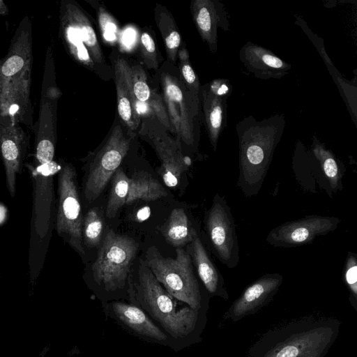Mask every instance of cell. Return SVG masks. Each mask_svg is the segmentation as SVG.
<instances>
[{"instance_id": "obj_1", "label": "cell", "mask_w": 357, "mask_h": 357, "mask_svg": "<svg viewBox=\"0 0 357 357\" xmlns=\"http://www.w3.org/2000/svg\"><path fill=\"white\" fill-rule=\"evenodd\" d=\"M131 303L142 308L172 340L176 352L202 341L208 309L179 305L157 280L145 261L131 278Z\"/></svg>"}, {"instance_id": "obj_2", "label": "cell", "mask_w": 357, "mask_h": 357, "mask_svg": "<svg viewBox=\"0 0 357 357\" xmlns=\"http://www.w3.org/2000/svg\"><path fill=\"white\" fill-rule=\"evenodd\" d=\"M284 126V117L280 114L261 121L249 116L237 123L239 149L237 185L246 197L257 195L261 188Z\"/></svg>"}, {"instance_id": "obj_3", "label": "cell", "mask_w": 357, "mask_h": 357, "mask_svg": "<svg viewBox=\"0 0 357 357\" xmlns=\"http://www.w3.org/2000/svg\"><path fill=\"white\" fill-rule=\"evenodd\" d=\"M139 249L132 238L109 230L92 264L89 287L102 305L131 302V267Z\"/></svg>"}, {"instance_id": "obj_4", "label": "cell", "mask_w": 357, "mask_h": 357, "mask_svg": "<svg viewBox=\"0 0 357 357\" xmlns=\"http://www.w3.org/2000/svg\"><path fill=\"white\" fill-rule=\"evenodd\" d=\"M335 319L302 320L267 333L250 349L251 357H324L335 342Z\"/></svg>"}, {"instance_id": "obj_5", "label": "cell", "mask_w": 357, "mask_h": 357, "mask_svg": "<svg viewBox=\"0 0 357 357\" xmlns=\"http://www.w3.org/2000/svg\"><path fill=\"white\" fill-rule=\"evenodd\" d=\"M174 258L164 257L155 246L146 252V264L157 280L174 298L195 310L208 308V294L196 278L190 254L181 248Z\"/></svg>"}, {"instance_id": "obj_6", "label": "cell", "mask_w": 357, "mask_h": 357, "mask_svg": "<svg viewBox=\"0 0 357 357\" xmlns=\"http://www.w3.org/2000/svg\"><path fill=\"white\" fill-rule=\"evenodd\" d=\"M58 200L55 230L79 255L84 254L82 241L83 215L78 192L77 174L71 165L58 173Z\"/></svg>"}, {"instance_id": "obj_7", "label": "cell", "mask_w": 357, "mask_h": 357, "mask_svg": "<svg viewBox=\"0 0 357 357\" xmlns=\"http://www.w3.org/2000/svg\"><path fill=\"white\" fill-rule=\"evenodd\" d=\"M131 138L120 125L116 126L105 144L96 154L87 168L84 182L86 200L90 203L101 195L127 154Z\"/></svg>"}, {"instance_id": "obj_8", "label": "cell", "mask_w": 357, "mask_h": 357, "mask_svg": "<svg viewBox=\"0 0 357 357\" xmlns=\"http://www.w3.org/2000/svg\"><path fill=\"white\" fill-rule=\"evenodd\" d=\"M205 227L212 248L222 264L234 268L240 261L236 224L224 197L216 193L205 216Z\"/></svg>"}, {"instance_id": "obj_9", "label": "cell", "mask_w": 357, "mask_h": 357, "mask_svg": "<svg viewBox=\"0 0 357 357\" xmlns=\"http://www.w3.org/2000/svg\"><path fill=\"white\" fill-rule=\"evenodd\" d=\"M61 168L53 160H38L37 165L29 170L33 183L31 231L40 239H45L51 232L54 207L53 178Z\"/></svg>"}, {"instance_id": "obj_10", "label": "cell", "mask_w": 357, "mask_h": 357, "mask_svg": "<svg viewBox=\"0 0 357 357\" xmlns=\"http://www.w3.org/2000/svg\"><path fill=\"white\" fill-rule=\"evenodd\" d=\"M102 309L106 319H111L132 335L149 343L168 347L176 352L170 337L137 305L116 301L105 303Z\"/></svg>"}, {"instance_id": "obj_11", "label": "cell", "mask_w": 357, "mask_h": 357, "mask_svg": "<svg viewBox=\"0 0 357 357\" xmlns=\"http://www.w3.org/2000/svg\"><path fill=\"white\" fill-rule=\"evenodd\" d=\"M341 220L334 216L310 215L272 229L267 243L275 248H293L312 243L337 229Z\"/></svg>"}, {"instance_id": "obj_12", "label": "cell", "mask_w": 357, "mask_h": 357, "mask_svg": "<svg viewBox=\"0 0 357 357\" xmlns=\"http://www.w3.org/2000/svg\"><path fill=\"white\" fill-rule=\"evenodd\" d=\"M165 100L170 120L178 135L188 144L194 142V121L198 113L199 98L183 84L168 75L162 77Z\"/></svg>"}, {"instance_id": "obj_13", "label": "cell", "mask_w": 357, "mask_h": 357, "mask_svg": "<svg viewBox=\"0 0 357 357\" xmlns=\"http://www.w3.org/2000/svg\"><path fill=\"white\" fill-rule=\"evenodd\" d=\"M231 85L227 79H218L202 90V107L211 144L216 150L220 135L227 125V98Z\"/></svg>"}, {"instance_id": "obj_14", "label": "cell", "mask_w": 357, "mask_h": 357, "mask_svg": "<svg viewBox=\"0 0 357 357\" xmlns=\"http://www.w3.org/2000/svg\"><path fill=\"white\" fill-rule=\"evenodd\" d=\"M283 277L279 273H266L251 284L231 304L228 317L234 321L255 313L267 304L279 290Z\"/></svg>"}, {"instance_id": "obj_15", "label": "cell", "mask_w": 357, "mask_h": 357, "mask_svg": "<svg viewBox=\"0 0 357 357\" xmlns=\"http://www.w3.org/2000/svg\"><path fill=\"white\" fill-rule=\"evenodd\" d=\"M191 10L198 32L211 52L218 48V29L227 31L230 24L227 11L219 1L195 0Z\"/></svg>"}, {"instance_id": "obj_16", "label": "cell", "mask_w": 357, "mask_h": 357, "mask_svg": "<svg viewBox=\"0 0 357 357\" xmlns=\"http://www.w3.org/2000/svg\"><path fill=\"white\" fill-rule=\"evenodd\" d=\"M239 59L248 72L259 79H280L289 73L291 66L265 47L252 42L240 50Z\"/></svg>"}, {"instance_id": "obj_17", "label": "cell", "mask_w": 357, "mask_h": 357, "mask_svg": "<svg viewBox=\"0 0 357 357\" xmlns=\"http://www.w3.org/2000/svg\"><path fill=\"white\" fill-rule=\"evenodd\" d=\"M66 33L77 59L82 63L93 68L104 61L94 29L85 15L79 13L77 22L68 26Z\"/></svg>"}, {"instance_id": "obj_18", "label": "cell", "mask_w": 357, "mask_h": 357, "mask_svg": "<svg viewBox=\"0 0 357 357\" xmlns=\"http://www.w3.org/2000/svg\"><path fill=\"white\" fill-rule=\"evenodd\" d=\"M114 74L119 114L130 129L135 130L139 123V103L132 87L130 65L123 59L118 58Z\"/></svg>"}, {"instance_id": "obj_19", "label": "cell", "mask_w": 357, "mask_h": 357, "mask_svg": "<svg viewBox=\"0 0 357 357\" xmlns=\"http://www.w3.org/2000/svg\"><path fill=\"white\" fill-rule=\"evenodd\" d=\"M190 248L199 278L208 295L219 296L227 301L229 294L223 277L209 257L197 233L190 243Z\"/></svg>"}, {"instance_id": "obj_20", "label": "cell", "mask_w": 357, "mask_h": 357, "mask_svg": "<svg viewBox=\"0 0 357 357\" xmlns=\"http://www.w3.org/2000/svg\"><path fill=\"white\" fill-rule=\"evenodd\" d=\"M155 149L161 161L160 174L169 188L177 186L188 165L178 144L171 139L155 137Z\"/></svg>"}, {"instance_id": "obj_21", "label": "cell", "mask_w": 357, "mask_h": 357, "mask_svg": "<svg viewBox=\"0 0 357 357\" xmlns=\"http://www.w3.org/2000/svg\"><path fill=\"white\" fill-rule=\"evenodd\" d=\"M162 233L168 243L179 248L191 243L197 232L191 225L185 211L177 208L169 214L162 228Z\"/></svg>"}, {"instance_id": "obj_22", "label": "cell", "mask_w": 357, "mask_h": 357, "mask_svg": "<svg viewBox=\"0 0 357 357\" xmlns=\"http://www.w3.org/2000/svg\"><path fill=\"white\" fill-rule=\"evenodd\" d=\"M167 195L165 188L150 174L137 172L130 178L126 204H131L139 200L155 201Z\"/></svg>"}, {"instance_id": "obj_23", "label": "cell", "mask_w": 357, "mask_h": 357, "mask_svg": "<svg viewBox=\"0 0 357 357\" xmlns=\"http://www.w3.org/2000/svg\"><path fill=\"white\" fill-rule=\"evenodd\" d=\"M312 151L319 162L331 188L335 191L342 188L344 169L334 154L315 137L313 139Z\"/></svg>"}, {"instance_id": "obj_24", "label": "cell", "mask_w": 357, "mask_h": 357, "mask_svg": "<svg viewBox=\"0 0 357 357\" xmlns=\"http://www.w3.org/2000/svg\"><path fill=\"white\" fill-rule=\"evenodd\" d=\"M112 188L106 206L105 215L109 218L116 216L126 204L130 185V178L122 168H119L112 179Z\"/></svg>"}, {"instance_id": "obj_25", "label": "cell", "mask_w": 357, "mask_h": 357, "mask_svg": "<svg viewBox=\"0 0 357 357\" xmlns=\"http://www.w3.org/2000/svg\"><path fill=\"white\" fill-rule=\"evenodd\" d=\"M156 21L165 44L168 58L174 61L181 44V36L174 21L167 11L158 13Z\"/></svg>"}, {"instance_id": "obj_26", "label": "cell", "mask_w": 357, "mask_h": 357, "mask_svg": "<svg viewBox=\"0 0 357 357\" xmlns=\"http://www.w3.org/2000/svg\"><path fill=\"white\" fill-rule=\"evenodd\" d=\"M103 228L104 220L100 210L98 208L89 210L83 218V245L88 248L97 247L100 243Z\"/></svg>"}, {"instance_id": "obj_27", "label": "cell", "mask_w": 357, "mask_h": 357, "mask_svg": "<svg viewBox=\"0 0 357 357\" xmlns=\"http://www.w3.org/2000/svg\"><path fill=\"white\" fill-rule=\"evenodd\" d=\"M179 59L183 84L191 94L198 97L199 82L190 64L188 54L185 50L179 52Z\"/></svg>"}, {"instance_id": "obj_28", "label": "cell", "mask_w": 357, "mask_h": 357, "mask_svg": "<svg viewBox=\"0 0 357 357\" xmlns=\"http://www.w3.org/2000/svg\"><path fill=\"white\" fill-rule=\"evenodd\" d=\"M132 87L137 100L145 102L151 97V90L144 70L139 66H130Z\"/></svg>"}, {"instance_id": "obj_29", "label": "cell", "mask_w": 357, "mask_h": 357, "mask_svg": "<svg viewBox=\"0 0 357 357\" xmlns=\"http://www.w3.org/2000/svg\"><path fill=\"white\" fill-rule=\"evenodd\" d=\"M344 281L351 296L356 300L357 296V259L354 252H349L344 267Z\"/></svg>"}, {"instance_id": "obj_30", "label": "cell", "mask_w": 357, "mask_h": 357, "mask_svg": "<svg viewBox=\"0 0 357 357\" xmlns=\"http://www.w3.org/2000/svg\"><path fill=\"white\" fill-rule=\"evenodd\" d=\"M141 50L142 56L147 66L151 68L158 66L155 45L153 39L148 33H143L141 36Z\"/></svg>"}, {"instance_id": "obj_31", "label": "cell", "mask_w": 357, "mask_h": 357, "mask_svg": "<svg viewBox=\"0 0 357 357\" xmlns=\"http://www.w3.org/2000/svg\"><path fill=\"white\" fill-rule=\"evenodd\" d=\"M99 21L105 38L107 40H114L116 38V26L105 10L100 9V10Z\"/></svg>"}, {"instance_id": "obj_32", "label": "cell", "mask_w": 357, "mask_h": 357, "mask_svg": "<svg viewBox=\"0 0 357 357\" xmlns=\"http://www.w3.org/2000/svg\"><path fill=\"white\" fill-rule=\"evenodd\" d=\"M54 155V146L49 139H43L36 148V159L41 162H51Z\"/></svg>"}, {"instance_id": "obj_33", "label": "cell", "mask_w": 357, "mask_h": 357, "mask_svg": "<svg viewBox=\"0 0 357 357\" xmlns=\"http://www.w3.org/2000/svg\"><path fill=\"white\" fill-rule=\"evenodd\" d=\"M23 65L24 61L20 56H13L3 63L1 72L5 76H11L20 70Z\"/></svg>"}, {"instance_id": "obj_34", "label": "cell", "mask_w": 357, "mask_h": 357, "mask_svg": "<svg viewBox=\"0 0 357 357\" xmlns=\"http://www.w3.org/2000/svg\"><path fill=\"white\" fill-rule=\"evenodd\" d=\"M134 36H135V33L132 31L131 30H128V31L126 32V33H125V43H127L128 44H130V43H132V41L130 40V38L131 40H134Z\"/></svg>"}, {"instance_id": "obj_35", "label": "cell", "mask_w": 357, "mask_h": 357, "mask_svg": "<svg viewBox=\"0 0 357 357\" xmlns=\"http://www.w3.org/2000/svg\"><path fill=\"white\" fill-rule=\"evenodd\" d=\"M17 109V107L16 105H13L10 109V113H14Z\"/></svg>"}]
</instances>
